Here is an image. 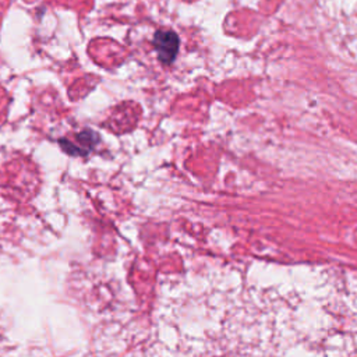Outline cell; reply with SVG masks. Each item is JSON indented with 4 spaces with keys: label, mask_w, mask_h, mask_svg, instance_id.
Here are the masks:
<instances>
[{
    "label": "cell",
    "mask_w": 357,
    "mask_h": 357,
    "mask_svg": "<svg viewBox=\"0 0 357 357\" xmlns=\"http://www.w3.org/2000/svg\"><path fill=\"white\" fill-rule=\"evenodd\" d=\"M152 43L158 53L159 60L163 64H170L174 61L178 52V45H180V40L176 32L170 29H159L155 32Z\"/></svg>",
    "instance_id": "cell-1"
}]
</instances>
